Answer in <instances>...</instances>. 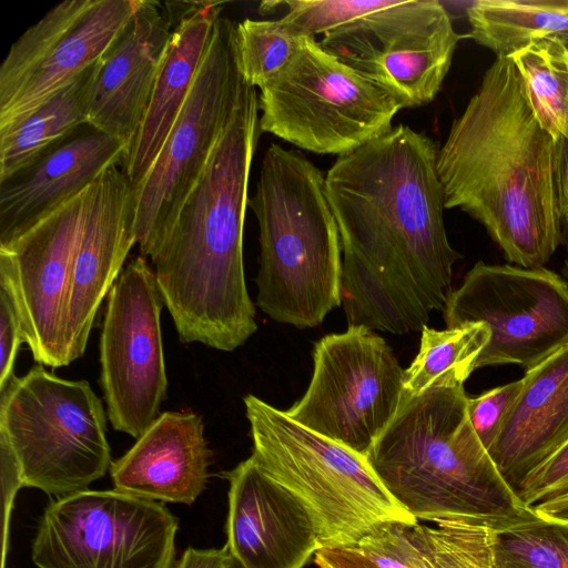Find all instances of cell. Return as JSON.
Returning a JSON list of instances; mask_svg holds the SVG:
<instances>
[{
	"mask_svg": "<svg viewBox=\"0 0 568 568\" xmlns=\"http://www.w3.org/2000/svg\"><path fill=\"white\" fill-rule=\"evenodd\" d=\"M437 152L425 133L398 124L327 171L348 326L403 335L444 310L462 255L445 230Z\"/></svg>",
	"mask_w": 568,
	"mask_h": 568,
	"instance_id": "6da1fadb",
	"label": "cell"
},
{
	"mask_svg": "<svg viewBox=\"0 0 568 568\" xmlns=\"http://www.w3.org/2000/svg\"><path fill=\"white\" fill-rule=\"evenodd\" d=\"M557 141L509 57H496L437 152L445 209L478 221L515 265L537 268L562 243Z\"/></svg>",
	"mask_w": 568,
	"mask_h": 568,
	"instance_id": "7a4b0ae2",
	"label": "cell"
},
{
	"mask_svg": "<svg viewBox=\"0 0 568 568\" xmlns=\"http://www.w3.org/2000/svg\"><path fill=\"white\" fill-rule=\"evenodd\" d=\"M247 83L171 229L151 257L183 343L232 352L256 331L243 263L251 164L261 129Z\"/></svg>",
	"mask_w": 568,
	"mask_h": 568,
	"instance_id": "3957f363",
	"label": "cell"
},
{
	"mask_svg": "<svg viewBox=\"0 0 568 568\" xmlns=\"http://www.w3.org/2000/svg\"><path fill=\"white\" fill-rule=\"evenodd\" d=\"M464 385L403 396L366 459L417 521L466 518L493 528L529 510L476 435Z\"/></svg>",
	"mask_w": 568,
	"mask_h": 568,
	"instance_id": "277c9868",
	"label": "cell"
},
{
	"mask_svg": "<svg viewBox=\"0 0 568 568\" xmlns=\"http://www.w3.org/2000/svg\"><path fill=\"white\" fill-rule=\"evenodd\" d=\"M258 223L257 306L297 328L341 306L342 245L325 175L301 152L271 144L247 200Z\"/></svg>",
	"mask_w": 568,
	"mask_h": 568,
	"instance_id": "5b68a950",
	"label": "cell"
},
{
	"mask_svg": "<svg viewBox=\"0 0 568 568\" xmlns=\"http://www.w3.org/2000/svg\"><path fill=\"white\" fill-rule=\"evenodd\" d=\"M251 457L310 510L321 548L354 547L387 523H416L365 456L324 437L254 395L244 398Z\"/></svg>",
	"mask_w": 568,
	"mask_h": 568,
	"instance_id": "8992f818",
	"label": "cell"
},
{
	"mask_svg": "<svg viewBox=\"0 0 568 568\" xmlns=\"http://www.w3.org/2000/svg\"><path fill=\"white\" fill-rule=\"evenodd\" d=\"M0 434L14 452L24 487L58 498L88 489L112 464L105 412L90 384L41 365L0 389Z\"/></svg>",
	"mask_w": 568,
	"mask_h": 568,
	"instance_id": "52a82bcc",
	"label": "cell"
},
{
	"mask_svg": "<svg viewBox=\"0 0 568 568\" xmlns=\"http://www.w3.org/2000/svg\"><path fill=\"white\" fill-rule=\"evenodd\" d=\"M402 102L303 34L284 71L261 89V132L317 154H348L388 132Z\"/></svg>",
	"mask_w": 568,
	"mask_h": 568,
	"instance_id": "ba28073f",
	"label": "cell"
},
{
	"mask_svg": "<svg viewBox=\"0 0 568 568\" xmlns=\"http://www.w3.org/2000/svg\"><path fill=\"white\" fill-rule=\"evenodd\" d=\"M235 32L236 23L219 18L182 110L148 173L132 186L142 257H152L171 229L247 84Z\"/></svg>",
	"mask_w": 568,
	"mask_h": 568,
	"instance_id": "9c48e42d",
	"label": "cell"
},
{
	"mask_svg": "<svg viewBox=\"0 0 568 568\" xmlns=\"http://www.w3.org/2000/svg\"><path fill=\"white\" fill-rule=\"evenodd\" d=\"M323 34L324 50L387 89L404 108L436 98L463 38L438 0H355L352 17Z\"/></svg>",
	"mask_w": 568,
	"mask_h": 568,
	"instance_id": "30bf717a",
	"label": "cell"
},
{
	"mask_svg": "<svg viewBox=\"0 0 568 568\" xmlns=\"http://www.w3.org/2000/svg\"><path fill=\"white\" fill-rule=\"evenodd\" d=\"M178 529L161 503L85 489L45 507L31 557L38 568H176Z\"/></svg>",
	"mask_w": 568,
	"mask_h": 568,
	"instance_id": "8fae6325",
	"label": "cell"
},
{
	"mask_svg": "<svg viewBox=\"0 0 568 568\" xmlns=\"http://www.w3.org/2000/svg\"><path fill=\"white\" fill-rule=\"evenodd\" d=\"M313 363L308 388L285 413L366 456L402 399L404 369L393 349L372 329L348 326L316 342Z\"/></svg>",
	"mask_w": 568,
	"mask_h": 568,
	"instance_id": "7c38bea8",
	"label": "cell"
},
{
	"mask_svg": "<svg viewBox=\"0 0 568 568\" xmlns=\"http://www.w3.org/2000/svg\"><path fill=\"white\" fill-rule=\"evenodd\" d=\"M443 313L447 328L468 323L488 328L475 369L518 364L527 371L568 345V284L545 267L477 262Z\"/></svg>",
	"mask_w": 568,
	"mask_h": 568,
	"instance_id": "4fadbf2b",
	"label": "cell"
},
{
	"mask_svg": "<svg viewBox=\"0 0 568 568\" xmlns=\"http://www.w3.org/2000/svg\"><path fill=\"white\" fill-rule=\"evenodd\" d=\"M163 305L155 273L141 255L124 266L108 294L100 382L113 428L136 439L159 417L166 397Z\"/></svg>",
	"mask_w": 568,
	"mask_h": 568,
	"instance_id": "5bb4252c",
	"label": "cell"
},
{
	"mask_svg": "<svg viewBox=\"0 0 568 568\" xmlns=\"http://www.w3.org/2000/svg\"><path fill=\"white\" fill-rule=\"evenodd\" d=\"M135 6L136 0H65L28 28L0 67V131L100 61Z\"/></svg>",
	"mask_w": 568,
	"mask_h": 568,
	"instance_id": "9a60e30c",
	"label": "cell"
},
{
	"mask_svg": "<svg viewBox=\"0 0 568 568\" xmlns=\"http://www.w3.org/2000/svg\"><path fill=\"white\" fill-rule=\"evenodd\" d=\"M90 186L0 245V268L11 280L24 342L39 364L51 367L70 364L65 298Z\"/></svg>",
	"mask_w": 568,
	"mask_h": 568,
	"instance_id": "2e32d148",
	"label": "cell"
},
{
	"mask_svg": "<svg viewBox=\"0 0 568 568\" xmlns=\"http://www.w3.org/2000/svg\"><path fill=\"white\" fill-rule=\"evenodd\" d=\"M136 244L133 187L119 164L106 168L89 190L65 298L69 362L81 357L97 312Z\"/></svg>",
	"mask_w": 568,
	"mask_h": 568,
	"instance_id": "e0dca14e",
	"label": "cell"
},
{
	"mask_svg": "<svg viewBox=\"0 0 568 568\" xmlns=\"http://www.w3.org/2000/svg\"><path fill=\"white\" fill-rule=\"evenodd\" d=\"M226 548L242 568H303L321 548L314 519L250 456L225 473Z\"/></svg>",
	"mask_w": 568,
	"mask_h": 568,
	"instance_id": "ac0fdd59",
	"label": "cell"
},
{
	"mask_svg": "<svg viewBox=\"0 0 568 568\" xmlns=\"http://www.w3.org/2000/svg\"><path fill=\"white\" fill-rule=\"evenodd\" d=\"M173 26L166 2L136 0L132 17L101 59L88 124L119 139L128 151L145 114Z\"/></svg>",
	"mask_w": 568,
	"mask_h": 568,
	"instance_id": "d6986e66",
	"label": "cell"
},
{
	"mask_svg": "<svg viewBox=\"0 0 568 568\" xmlns=\"http://www.w3.org/2000/svg\"><path fill=\"white\" fill-rule=\"evenodd\" d=\"M126 153L122 141L90 126L0 182V245L87 190L106 168L121 165Z\"/></svg>",
	"mask_w": 568,
	"mask_h": 568,
	"instance_id": "ffe728a7",
	"label": "cell"
},
{
	"mask_svg": "<svg viewBox=\"0 0 568 568\" xmlns=\"http://www.w3.org/2000/svg\"><path fill=\"white\" fill-rule=\"evenodd\" d=\"M211 458L202 418L194 413L164 412L112 462L110 476L116 490L192 505L206 487Z\"/></svg>",
	"mask_w": 568,
	"mask_h": 568,
	"instance_id": "44dd1931",
	"label": "cell"
},
{
	"mask_svg": "<svg viewBox=\"0 0 568 568\" xmlns=\"http://www.w3.org/2000/svg\"><path fill=\"white\" fill-rule=\"evenodd\" d=\"M166 4L174 18L172 36L141 125L120 165L132 186L148 173L182 110L224 2Z\"/></svg>",
	"mask_w": 568,
	"mask_h": 568,
	"instance_id": "7402d4cb",
	"label": "cell"
},
{
	"mask_svg": "<svg viewBox=\"0 0 568 568\" xmlns=\"http://www.w3.org/2000/svg\"><path fill=\"white\" fill-rule=\"evenodd\" d=\"M489 455L516 489L568 443V345L527 369Z\"/></svg>",
	"mask_w": 568,
	"mask_h": 568,
	"instance_id": "603a6c76",
	"label": "cell"
},
{
	"mask_svg": "<svg viewBox=\"0 0 568 568\" xmlns=\"http://www.w3.org/2000/svg\"><path fill=\"white\" fill-rule=\"evenodd\" d=\"M353 548L381 568H495L494 528L466 518L387 523Z\"/></svg>",
	"mask_w": 568,
	"mask_h": 568,
	"instance_id": "cb8c5ba5",
	"label": "cell"
},
{
	"mask_svg": "<svg viewBox=\"0 0 568 568\" xmlns=\"http://www.w3.org/2000/svg\"><path fill=\"white\" fill-rule=\"evenodd\" d=\"M101 60L34 111L0 131V182L29 168L88 124L89 103Z\"/></svg>",
	"mask_w": 568,
	"mask_h": 568,
	"instance_id": "d4e9b609",
	"label": "cell"
},
{
	"mask_svg": "<svg viewBox=\"0 0 568 568\" xmlns=\"http://www.w3.org/2000/svg\"><path fill=\"white\" fill-rule=\"evenodd\" d=\"M466 14L467 37L496 57H510L542 37L568 45V0H478Z\"/></svg>",
	"mask_w": 568,
	"mask_h": 568,
	"instance_id": "484cf974",
	"label": "cell"
},
{
	"mask_svg": "<svg viewBox=\"0 0 568 568\" xmlns=\"http://www.w3.org/2000/svg\"><path fill=\"white\" fill-rule=\"evenodd\" d=\"M419 349L404 371L403 396H414L430 387L464 385L489 339L483 323L434 329L423 327Z\"/></svg>",
	"mask_w": 568,
	"mask_h": 568,
	"instance_id": "4316f807",
	"label": "cell"
},
{
	"mask_svg": "<svg viewBox=\"0 0 568 568\" xmlns=\"http://www.w3.org/2000/svg\"><path fill=\"white\" fill-rule=\"evenodd\" d=\"M509 58L540 124L555 141H568V45L557 37H542Z\"/></svg>",
	"mask_w": 568,
	"mask_h": 568,
	"instance_id": "83f0119b",
	"label": "cell"
},
{
	"mask_svg": "<svg viewBox=\"0 0 568 568\" xmlns=\"http://www.w3.org/2000/svg\"><path fill=\"white\" fill-rule=\"evenodd\" d=\"M495 568H568V524L529 510L494 528Z\"/></svg>",
	"mask_w": 568,
	"mask_h": 568,
	"instance_id": "f1b7e54d",
	"label": "cell"
},
{
	"mask_svg": "<svg viewBox=\"0 0 568 568\" xmlns=\"http://www.w3.org/2000/svg\"><path fill=\"white\" fill-rule=\"evenodd\" d=\"M303 34L281 20L244 19L236 23V48L243 78L260 90L274 81L295 54Z\"/></svg>",
	"mask_w": 568,
	"mask_h": 568,
	"instance_id": "f546056e",
	"label": "cell"
},
{
	"mask_svg": "<svg viewBox=\"0 0 568 568\" xmlns=\"http://www.w3.org/2000/svg\"><path fill=\"white\" fill-rule=\"evenodd\" d=\"M516 493L540 516L568 508V443L526 477Z\"/></svg>",
	"mask_w": 568,
	"mask_h": 568,
	"instance_id": "4dcf8cb0",
	"label": "cell"
},
{
	"mask_svg": "<svg viewBox=\"0 0 568 568\" xmlns=\"http://www.w3.org/2000/svg\"><path fill=\"white\" fill-rule=\"evenodd\" d=\"M523 381L497 386L467 400L470 424L484 447L489 452L503 424L520 393Z\"/></svg>",
	"mask_w": 568,
	"mask_h": 568,
	"instance_id": "1f68e13d",
	"label": "cell"
},
{
	"mask_svg": "<svg viewBox=\"0 0 568 568\" xmlns=\"http://www.w3.org/2000/svg\"><path fill=\"white\" fill-rule=\"evenodd\" d=\"M24 342L20 310L8 273L0 268V389L14 375L20 344Z\"/></svg>",
	"mask_w": 568,
	"mask_h": 568,
	"instance_id": "d6a6232c",
	"label": "cell"
},
{
	"mask_svg": "<svg viewBox=\"0 0 568 568\" xmlns=\"http://www.w3.org/2000/svg\"><path fill=\"white\" fill-rule=\"evenodd\" d=\"M0 477H1V568H6L9 552L10 519L14 499L24 487L20 464L9 442L0 435Z\"/></svg>",
	"mask_w": 568,
	"mask_h": 568,
	"instance_id": "836d02e7",
	"label": "cell"
},
{
	"mask_svg": "<svg viewBox=\"0 0 568 568\" xmlns=\"http://www.w3.org/2000/svg\"><path fill=\"white\" fill-rule=\"evenodd\" d=\"M313 558L318 568H381L353 547L320 548Z\"/></svg>",
	"mask_w": 568,
	"mask_h": 568,
	"instance_id": "e575fe53",
	"label": "cell"
},
{
	"mask_svg": "<svg viewBox=\"0 0 568 568\" xmlns=\"http://www.w3.org/2000/svg\"><path fill=\"white\" fill-rule=\"evenodd\" d=\"M233 560L226 546L220 549L189 547L178 561L176 568H230Z\"/></svg>",
	"mask_w": 568,
	"mask_h": 568,
	"instance_id": "d590c367",
	"label": "cell"
},
{
	"mask_svg": "<svg viewBox=\"0 0 568 568\" xmlns=\"http://www.w3.org/2000/svg\"><path fill=\"white\" fill-rule=\"evenodd\" d=\"M557 144V183L561 211L568 206V141L560 139Z\"/></svg>",
	"mask_w": 568,
	"mask_h": 568,
	"instance_id": "8d00e7d4",
	"label": "cell"
},
{
	"mask_svg": "<svg viewBox=\"0 0 568 568\" xmlns=\"http://www.w3.org/2000/svg\"><path fill=\"white\" fill-rule=\"evenodd\" d=\"M562 244L565 246L566 257H565V274L568 277V222L562 221Z\"/></svg>",
	"mask_w": 568,
	"mask_h": 568,
	"instance_id": "74e56055",
	"label": "cell"
},
{
	"mask_svg": "<svg viewBox=\"0 0 568 568\" xmlns=\"http://www.w3.org/2000/svg\"><path fill=\"white\" fill-rule=\"evenodd\" d=\"M555 517L560 520V521H564V523H567L568 524V508L566 509H562L558 513L555 514Z\"/></svg>",
	"mask_w": 568,
	"mask_h": 568,
	"instance_id": "f35d334b",
	"label": "cell"
},
{
	"mask_svg": "<svg viewBox=\"0 0 568 568\" xmlns=\"http://www.w3.org/2000/svg\"><path fill=\"white\" fill-rule=\"evenodd\" d=\"M561 215H562V221H567L568 222V206L561 209Z\"/></svg>",
	"mask_w": 568,
	"mask_h": 568,
	"instance_id": "ab89813d",
	"label": "cell"
},
{
	"mask_svg": "<svg viewBox=\"0 0 568 568\" xmlns=\"http://www.w3.org/2000/svg\"><path fill=\"white\" fill-rule=\"evenodd\" d=\"M230 568H242L240 564H237L235 560H233V564Z\"/></svg>",
	"mask_w": 568,
	"mask_h": 568,
	"instance_id": "60d3db41",
	"label": "cell"
}]
</instances>
